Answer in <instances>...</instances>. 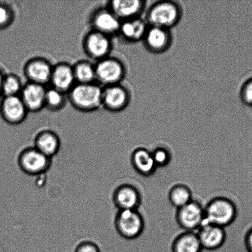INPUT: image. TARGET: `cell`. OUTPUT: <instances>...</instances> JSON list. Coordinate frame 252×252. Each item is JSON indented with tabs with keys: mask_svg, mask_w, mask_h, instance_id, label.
Wrapping results in <instances>:
<instances>
[{
	"mask_svg": "<svg viewBox=\"0 0 252 252\" xmlns=\"http://www.w3.org/2000/svg\"><path fill=\"white\" fill-rule=\"evenodd\" d=\"M246 247L248 252H252V231L246 237Z\"/></svg>",
	"mask_w": 252,
	"mask_h": 252,
	"instance_id": "31",
	"label": "cell"
},
{
	"mask_svg": "<svg viewBox=\"0 0 252 252\" xmlns=\"http://www.w3.org/2000/svg\"><path fill=\"white\" fill-rule=\"evenodd\" d=\"M114 223L118 234L128 240L139 238L145 227L144 218L138 210L118 211Z\"/></svg>",
	"mask_w": 252,
	"mask_h": 252,
	"instance_id": "5",
	"label": "cell"
},
{
	"mask_svg": "<svg viewBox=\"0 0 252 252\" xmlns=\"http://www.w3.org/2000/svg\"><path fill=\"white\" fill-rule=\"evenodd\" d=\"M170 251L171 252H202L203 248L196 233L184 231L173 241Z\"/></svg>",
	"mask_w": 252,
	"mask_h": 252,
	"instance_id": "22",
	"label": "cell"
},
{
	"mask_svg": "<svg viewBox=\"0 0 252 252\" xmlns=\"http://www.w3.org/2000/svg\"><path fill=\"white\" fill-rule=\"evenodd\" d=\"M74 252H101V250L94 242L85 241L78 244Z\"/></svg>",
	"mask_w": 252,
	"mask_h": 252,
	"instance_id": "30",
	"label": "cell"
},
{
	"mask_svg": "<svg viewBox=\"0 0 252 252\" xmlns=\"http://www.w3.org/2000/svg\"><path fill=\"white\" fill-rule=\"evenodd\" d=\"M131 163L135 171L143 177L152 176L157 169L151 152L143 147L133 151Z\"/></svg>",
	"mask_w": 252,
	"mask_h": 252,
	"instance_id": "19",
	"label": "cell"
},
{
	"mask_svg": "<svg viewBox=\"0 0 252 252\" xmlns=\"http://www.w3.org/2000/svg\"><path fill=\"white\" fill-rule=\"evenodd\" d=\"M96 81L106 86L119 85L127 74L125 64L119 59L108 56L96 63Z\"/></svg>",
	"mask_w": 252,
	"mask_h": 252,
	"instance_id": "4",
	"label": "cell"
},
{
	"mask_svg": "<svg viewBox=\"0 0 252 252\" xmlns=\"http://www.w3.org/2000/svg\"><path fill=\"white\" fill-rule=\"evenodd\" d=\"M112 201L118 211L138 210L142 204V194L134 185L122 184L113 191Z\"/></svg>",
	"mask_w": 252,
	"mask_h": 252,
	"instance_id": "14",
	"label": "cell"
},
{
	"mask_svg": "<svg viewBox=\"0 0 252 252\" xmlns=\"http://www.w3.org/2000/svg\"><path fill=\"white\" fill-rule=\"evenodd\" d=\"M145 3L142 0H113L108 2V7L121 21H124L140 17Z\"/></svg>",
	"mask_w": 252,
	"mask_h": 252,
	"instance_id": "18",
	"label": "cell"
},
{
	"mask_svg": "<svg viewBox=\"0 0 252 252\" xmlns=\"http://www.w3.org/2000/svg\"><path fill=\"white\" fill-rule=\"evenodd\" d=\"M119 19L108 7L98 9L91 15L90 24L93 31L112 37L119 33Z\"/></svg>",
	"mask_w": 252,
	"mask_h": 252,
	"instance_id": "11",
	"label": "cell"
},
{
	"mask_svg": "<svg viewBox=\"0 0 252 252\" xmlns=\"http://www.w3.org/2000/svg\"><path fill=\"white\" fill-rule=\"evenodd\" d=\"M4 76V74L2 73L1 69H0V96H1V86L2 80H3Z\"/></svg>",
	"mask_w": 252,
	"mask_h": 252,
	"instance_id": "32",
	"label": "cell"
},
{
	"mask_svg": "<svg viewBox=\"0 0 252 252\" xmlns=\"http://www.w3.org/2000/svg\"><path fill=\"white\" fill-rule=\"evenodd\" d=\"M205 223L225 228L231 225L237 217L236 205L225 197H214L204 207Z\"/></svg>",
	"mask_w": 252,
	"mask_h": 252,
	"instance_id": "3",
	"label": "cell"
},
{
	"mask_svg": "<svg viewBox=\"0 0 252 252\" xmlns=\"http://www.w3.org/2000/svg\"><path fill=\"white\" fill-rule=\"evenodd\" d=\"M129 90L122 84L103 87L102 107L110 112H120L129 105Z\"/></svg>",
	"mask_w": 252,
	"mask_h": 252,
	"instance_id": "9",
	"label": "cell"
},
{
	"mask_svg": "<svg viewBox=\"0 0 252 252\" xmlns=\"http://www.w3.org/2000/svg\"><path fill=\"white\" fill-rule=\"evenodd\" d=\"M176 220L184 231H197L205 223L204 207L199 202L192 200L177 209Z\"/></svg>",
	"mask_w": 252,
	"mask_h": 252,
	"instance_id": "7",
	"label": "cell"
},
{
	"mask_svg": "<svg viewBox=\"0 0 252 252\" xmlns=\"http://www.w3.org/2000/svg\"><path fill=\"white\" fill-rule=\"evenodd\" d=\"M21 79L14 73L4 75L1 86V96L12 97L19 96L23 88Z\"/></svg>",
	"mask_w": 252,
	"mask_h": 252,
	"instance_id": "26",
	"label": "cell"
},
{
	"mask_svg": "<svg viewBox=\"0 0 252 252\" xmlns=\"http://www.w3.org/2000/svg\"><path fill=\"white\" fill-rule=\"evenodd\" d=\"M28 113L19 95L3 97L0 102V115L10 125L21 124L26 119Z\"/></svg>",
	"mask_w": 252,
	"mask_h": 252,
	"instance_id": "12",
	"label": "cell"
},
{
	"mask_svg": "<svg viewBox=\"0 0 252 252\" xmlns=\"http://www.w3.org/2000/svg\"><path fill=\"white\" fill-rule=\"evenodd\" d=\"M66 98V94L52 87L46 89L44 108L51 112H58L65 107Z\"/></svg>",
	"mask_w": 252,
	"mask_h": 252,
	"instance_id": "25",
	"label": "cell"
},
{
	"mask_svg": "<svg viewBox=\"0 0 252 252\" xmlns=\"http://www.w3.org/2000/svg\"><path fill=\"white\" fill-rule=\"evenodd\" d=\"M46 89L45 86L32 83L23 86L20 97L29 112H40L44 108Z\"/></svg>",
	"mask_w": 252,
	"mask_h": 252,
	"instance_id": "16",
	"label": "cell"
},
{
	"mask_svg": "<svg viewBox=\"0 0 252 252\" xmlns=\"http://www.w3.org/2000/svg\"><path fill=\"white\" fill-rule=\"evenodd\" d=\"M143 41L147 51L152 53L162 54L171 47L173 36L170 30L149 26Z\"/></svg>",
	"mask_w": 252,
	"mask_h": 252,
	"instance_id": "13",
	"label": "cell"
},
{
	"mask_svg": "<svg viewBox=\"0 0 252 252\" xmlns=\"http://www.w3.org/2000/svg\"><path fill=\"white\" fill-rule=\"evenodd\" d=\"M61 142L59 135L54 131L44 130L37 133L34 147L46 157L53 158L60 150Z\"/></svg>",
	"mask_w": 252,
	"mask_h": 252,
	"instance_id": "20",
	"label": "cell"
},
{
	"mask_svg": "<svg viewBox=\"0 0 252 252\" xmlns=\"http://www.w3.org/2000/svg\"><path fill=\"white\" fill-rule=\"evenodd\" d=\"M148 24L145 20L137 17L122 21L119 31L121 36L131 43L143 41L147 31Z\"/></svg>",
	"mask_w": 252,
	"mask_h": 252,
	"instance_id": "21",
	"label": "cell"
},
{
	"mask_svg": "<svg viewBox=\"0 0 252 252\" xmlns=\"http://www.w3.org/2000/svg\"><path fill=\"white\" fill-rule=\"evenodd\" d=\"M239 96L244 105L252 107V77L249 78L243 84Z\"/></svg>",
	"mask_w": 252,
	"mask_h": 252,
	"instance_id": "29",
	"label": "cell"
},
{
	"mask_svg": "<svg viewBox=\"0 0 252 252\" xmlns=\"http://www.w3.org/2000/svg\"><path fill=\"white\" fill-rule=\"evenodd\" d=\"M196 233L204 251L219 250L225 243L226 234L221 227L205 223Z\"/></svg>",
	"mask_w": 252,
	"mask_h": 252,
	"instance_id": "15",
	"label": "cell"
},
{
	"mask_svg": "<svg viewBox=\"0 0 252 252\" xmlns=\"http://www.w3.org/2000/svg\"><path fill=\"white\" fill-rule=\"evenodd\" d=\"M103 87L97 83L77 84L68 93L69 102L75 109L92 112L102 108Z\"/></svg>",
	"mask_w": 252,
	"mask_h": 252,
	"instance_id": "2",
	"label": "cell"
},
{
	"mask_svg": "<svg viewBox=\"0 0 252 252\" xmlns=\"http://www.w3.org/2000/svg\"><path fill=\"white\" fill-rule=\"evenodd\" d=\"M83 48L89 58L96 61L110 56L112 50L111 37L91 30L83 40Z\"/></svg>",
	"mask_w": 252,
	"mask_h": 252,
	"instance_id": "8",
	"label": "cell"
},
{
	"mask_svg": "<svg viewBox=\"0 0 252 252\" xmlns=\"http://www.w3.org/2000/svg\"><path fill=\"white\" fill-rule=\"evenodd\" d=\"M151 153L157 168L167 167L172 161V153L167 148L157 147L152 151Z\"/></svg>",
	"mask_w": 252,
	"mask_h": 252,
	"instance_id": "27",
	"label": "cell"
},
{
	"mask_svg": "<svg viewBox=\"0 0 252 252\" xmlns=\"http://www.w3.org/2000/svg\"><path fill=\"white\" fill-rule=\"evenodd\" d=\"M72 66L76 83L90 84L95 82V64L88 61H80Z\"/></svg>",
	"mask_w": 252,
	"mask_h": 252,
	"instance_id": "23",
	"label": "cell"
},
{
	"mask_svg": "<svg viewBox=\"0 0 252 252\" xmlns=\"http://www.w3.org/2000/svg\"><path fill=\"white\" fill-rule=\"evenodd\" d=\"M168 196L170 204L177 209L181 208L193 200L191 189L183 184H177L172 187Z\"/></svg>",
	"mask_w": 252,
	"mask_h": 252,
	"instance_id": "24",
	"label": "cell"
},
{
	"mask_svg": "<svg viewBox=\"0 0 252 252\" xmlns=\"http://www.w3.org/2000/svg\"><path fill=\"white\" fill-rule=\"evenodd\" d=\"M182 10L179 2L162 0L154 2L147 10L145 21L148 26L171 30L182 18Z\"/></svg>",
	"mask_w": 252,
	"mask_h": 252,
	"instance_id": "1",
	"label": "cell"
},
{
	"mask_svg": "<svg viewBox=\"0 0 252 252\" xmlns=\"http://www.w3.org/2000/svg\"><path fill=\"white\" fill-rule=\"evenodd\" d=\"M50 83L52 88L68 94L76 85L73 66L62 62L53 66Z\"/></svg>",
	"mask_w": 252,
	"mask_h": 252,
	"instance_id": "17",
	"label": "cell"
},
{
	"mask_svg": "<svg viewBox=\"0 0 252 252\" xmlns=\"http://www.w3.org/2000/svg\"><path fill=\"white\" fill-rule=\"evenodd\" d=\"M17 163L25 174L34 176L48 171L51 166L52 158L46 157L34 147H31L20 153Z\"/></svg>",
	"mask_w": 252,
	"mask_h": 252,
	"instance_id": "6",
	"label": "cell"
},
{
	"mask_svg": "<svg viewBox=\"0 0 252 252\" xmlns=\"http://www.w3.org/2000/svg\"><path fill=\"white\" fill-rule=\"evenodd\" d=\"M15 14L10 5L0 1V31L8 28L13 23Z\"/></svg>",
	"mask_w": 252,
	"mask_h": 252,
	"instance_id": "28",
	"label": "cell"
},
{
	"mask_svg": "<svg viewBox=\"0 0 252 252\" xmlns=\"http://www.w3.org/2000/svg\"><path fill=\"white\" fill-rule=\"evenodd\" d=\"M53 65L46 59L36 57L30 59L24 66V74L28 82L45 86L50 83Z\"/></svg>",
	"mask_w": 252,
	"mask_h": 252,
	"instance_id": "10",
	"label": "cell"
}]
</instances>
